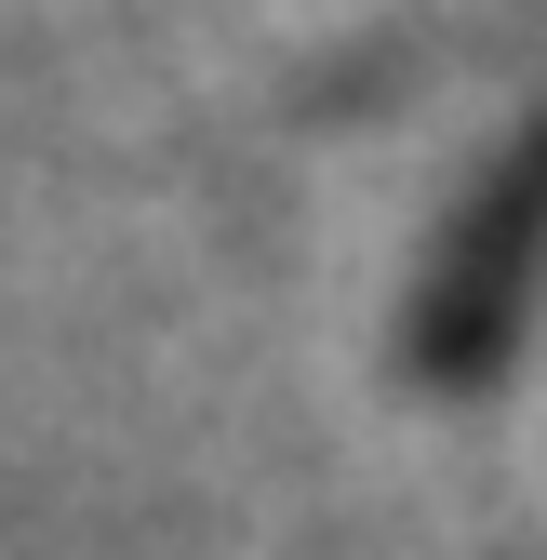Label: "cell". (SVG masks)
I'll return each mask as SVG.
<instances>
[{"mask_svg":"<svg viewBox=\"0 0 547 560\" xmlns=\"http://www.w3.org/2000/svg\"><path fill=\"white\" fill-rule=\"evenodd\" d=\"M534 294H547V107L481 161V187L454 200L441 254L415 267V294H400V361H415L428 387H481L534 334Z\"/></svg>","mask_w":547,"mask_h":560,"instance_id":"1","label":"cell"}]
</instances>
